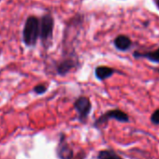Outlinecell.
<instances>
[{"label": "cell", "mask_w": 159, "mask_h": 159, "mask_svg": "<svg viewBox=\"0 0 159 159\" xmlns=\"http://www.w3.org/2000/svg\"><path fill=\"white\" fill-rule=\"evenodd\" d=\"M39 39V19L36 16H30L27 18L24 31L23 39L25 45L34 46Z\"/></svg>", "instance_id": "obj_1"}, {"label": "cell", "mask_w": 159, "mask_h": 159, "mask_svg": "<svg viewBox=\"0 0 159 159\" xmlns=\"http://www.w3.org/2000/svg\"><path fill=\"white\" fill-rule=\"evenodd\" d=\"M111 119H115L118 122L121 123H128L129 122V116L123 111L115 109L106 111L104 114H102L97 121L95 122L96 127H100L102 125H105Z\"/></svg>", "instance_id": "obj_2"}, {"label": "cell", "mask_w": 159, "mask_h": 159, "mask_svg": "<svg viewBox=\"0 0 159 159\" xmlns=\"http://www.w3.org/2000/svg\"><path fill=\"white\" fill-rule=\"evenodd\" d=\"M74 109L77 112L78 119L81 122H85L92 109L90 99L86 97L78 98L74 102Z\"/></svg>", "instance_id": "obj_3"}, {"label": "cell", "mask_w": 159, "mask_h": 159, "mask_svg": "<svg viewBox=\"0 0 159 159\" xmlns=\"http://www.w3.org/2000/svg\"><path fill=\"white\" fill-rule=\"evenodd\" d=\"M53 19L51 15H45L39 19V39L43 42L49 41L52 37Z\"/></svg>", "instance_id": "obj_4"}, {"label": "cell", "mask_w": 159, "mask_h": 159, "mask_svg": "<svg viewBox=\"0 0 159 159\" xmlns=\"http://www.w3.org/2000/svg\"><path fill=\"white\" fill-rule=\"evenodd\" d=\"M56 153L59 159H73L74 157L73 150L66 140L64 135L60 137V140L58 142V146L56 149Z\"/></svg>", "instance_id": "obj_5"}, {"label": "cell", "mask_w": 159, "mask_h": 159, "mask_svg": "<svg viewBox=\"0 0 159 159\" xmlns=\"http://www.w3.org/2000/svg\"><path fill=\"white\" fill-rule=\"evenodd\" d=\"M115 72L117 71L112 67L106 66H99L96 68L95 75H96V78L99 80V81H104V80L111 77Z\"/></svg>", "instance_id": "obj_6"}, {"label": "cell", "mask_w": 159, "mask_h": 159, "mask_svg": "<svg viewBox=\"0 0 159 159\" xmlns=\"http://www.w3.org/2000/svg\"><path fill=\"white\" fill-rule=\"evenodd\" d=\"M131 45H132L131 39L125 35H120L114 39V46L119 51L122 52L127 51L128 49H130Z\"/></svg>", "instance_id": "obj_7"}, {"label": "cell", "mask_w": 159, "mask_h": 159, "mask_svg": "<svg viewBox=\"0 0 159 159\" xmlns=\"http://www.w3.org/2000/svg\"><path fill=\"white\" fill-rule=\"evenodd\" d=\"M76 67V62L75 60H72V59H66L62 62H60L56 67V70H57V73L59 75H66L67 74L71 69L75 68Z\"/></svg>", "instance_id": "obj_8"}, {"label": "cell", "mask_w": 159, "mask_h": 159, "mask_svg": "<svg viewBox=\"0 0 159 159\" xmlns=\"http://www.w3.org/2000/svg\"><path fill=\"white\" fill-rule=\"evenodd\" d=\"M133 55L136 58H146L152 63L159 64V48H157L154 51H151V52H135L133 53Z\"/></svg>", "instance_id": "obj_9"}, {"label": "cell", "mask_w": 159, "mask_h": 159, "mask_svg": "<svg viewBox=\"0 0 159 159\" xmlns=\"http://www.w3.org/2000/svg\"><path fill=\"white\" fill-rule=\"evenodd\" d=\"M98 159H123L112 150H102L98 154Z\"/></svg>", "instance_id": "obj_10"}, {"label": "cell", "mask_w": 159, "mask_h": 159, "mask_svg": "<svg viewBox=\"0 0 159 159\" xmlns=\"http://www.w3.org/2000/svg\"><path fill=\"white\" fill-rule=\"evenodd\" d=\"M46 90H47V86H46L45 84H40L36 85V86L34 87V89H33V91H34L36 94H38V95H42V94H44V93L46 92Z\"/></svg>", "instance_id": "obj_11"}, {"label": "cell", "mask_w": 159, "mask_h": 159, "mask_svg": "<svg viewBox=\"0 0 159 159\" xmlns=\"http://www.w3.org/2000/svg\"><path fill=\"white\" fill-rule=\"evenodd\" d=\"M151 122L155 125H159V109L155 110L152 115H151Z\"/></svg>", "instance_id": "obj_12"}, {"label": "cell", "mask_w": 159, "mask_h": 159, "mask_svg": "<svg viewBox=\"0 0 159 159\" xmlns=\"http://www.w3.org/2000/svg\"><path fill=\"white\" fill-rule=\"evenodd\" d=\"M154 2H155V4H156V6L159 8V0H154Z\"/></svg>", "instance_id": "obj_13"}]
</instances>
